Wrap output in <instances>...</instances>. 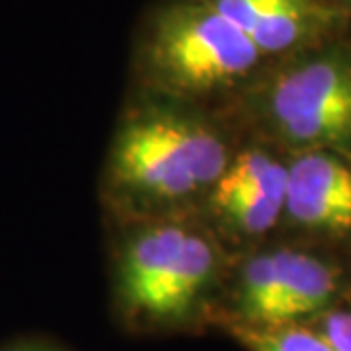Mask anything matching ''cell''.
Listing matches in <instances>:
<instances>
[{
	"label": "cell",
	"instance_id": "obj_11",
	"mask_svg": "<svg viewBox=\"0 0 351 351\" xmlns=\"http://www.w3.org/2000/svg\"><path fill=\"white\" fill-rule=\"evenodd\" d=\"M318 332L334 351H351V313L326 311L320 318Z\"/></svg>",
	"mask_w": 351,
	"mask_h": 351
},
{
	"label": "cell",
	"instance_id": "obj_6",
	"mask_svg": "<svg viewBox=\"0 0 351 351\" xmlns=\"http://www.w3.org/2000/svg\"><path fill=\"white\" fill-rule=\"evenodd\" d=\"M254 41L265 59L326 43L350 10L330 0H207Z\"/></svg>",
	"mask_w": 351,
	"mask_h": 351
},
{
	"label": "cell",
	"instance_id": "obj_2",
	"mask_svg": "<svg viewBox=\"0 0 351 351\" xmlns=\"http://www.w3.org/2000/svg\"><path fill=\"white\" fill-rule=\"evenodd\" d=\"M147 76L166 92L195 98L248 80L265 61L244 32L207 0H164L138 39Z\"/></svg>",
	"mask_w": 351,
	"mask_h": 351
},
{
	"label": "cell",
	"instance_id": "obj_7",
	"mask_svg": "<svg viewBox=\"0 0 351 351\" xmlns=\"http://www.w3.org/2000/svg\"><path fill=\"white\" fill-rule=\"evenodd\" d=\"M283 213L304 230L351 232V158L332 151H301L287 166Z\"/></svg>",
	"mask_w": 351,
	"mask_h": 351
},
{
	"label": "cell",
	"instance_id": "obj_9",
	"mask_svg": "<svg viewBox=\"0 0 351 351\" xmlns=\"http://www.w3.org/2000/svg\"><path fill=\"white\" fill-rule=\"evenodd\" d=\"M211 207L226 226L244 237H258L271 230L283 215L285 193L240 191L230 195H209Z\"/></svg>",
	"mask_w": 351,
	"mask_h": 351
},
{
	"label": "cell",
	"instance_id": "obj_4",
	"mask_svg": "<svg viewBox=\"0 0 351 351\" xmlns=\"http://www.w3.org/2000/svg\"><path fill=\"white\" fill-rule=\"evenodd\" d=\"M215 242L193 226L158 221L138 228L119 263V293L131 313L152 320L188 316L211 285Z\"/></svg>",
	"mask_w": 351,
	"mask_h": 351
},
{
	"label": "cell",
	"instance_id": "obj_10",
	"mask_svg": "<svg viewBox=\"0 0 351 351\" xmlns=\"http://www.w3.org/2000/svg\"><path fill=\"white\" fill-rule=\"evenodd\" d=\"M228 332L250 351H334L318 330L297 322L246 324L232 320Z\"/></svg>",
	"mask_w": 351,
	"mask_h": 351
},
{
	"label": "cell",
	"instance_id": "obj_1",
	"mask_svg": "<svg viewBox=\"0 0 351 351\" xmlns=\"http://www.w3.org/2000/svg\"><path fill=\"white\" fill-rule=\"evenodd\" d=\"M230 154L221 135L188 113L152 108L129 117L112 151V180L127 199L168 207L209 193Z\"/></svg>",
	"mask_w": 351,
	"mask_h": 351
},
{
	"label": "cell",
	"instance_id": "obj_12",
	"mask_svg": "<svg viewBox=\"0 0 351 351\" xmlns=\"http://www.w3.org/2000/svg\"><path fill=\"white\" fill-rule=\"evenodd\" d=\"M4 351H57L45 348V346H39V343H16L12 348H6Z\"/></svg>",
	"mask_w": 351,
	"mask_h": 351
},
{
	"label": "cell",
	"instance_id": "obj_8",
	"mask_svg": "<svg viewBox=\"0 0 351 351\" xmlns=\"http://www.w3.org/2000/svg\"><path fill=\"white\" fill-rule=\"evenodd\" d=\"M285 164L260 149H250L228 160L225 172L217 180L209 195H230L240 191L285 193Z\"/></svg>",
	"mask_w": 351,
	"mask_h": 351
},
{
	"label": "cell",
	"instance_id": "obj_5",
	"mask_svg": "<svg viewBox=\"0 0 351 351\" xmlns=\"http://www.w3.org/2000/svg\"><path fill=\"white\" fill-rule=\"evenodd\" d=\"M339 291V271L313 254L263 252L242 267L237 291L239 322L287 324L326 311Z\"/></svg>",
	"mask_w": 351,
	"mask_h": 351
},
{
	"label": "cell",
	"instance_id": "obj_13",
	"mask_svg": "<svg viewBox=\"0 0 351 351\" xmlns=\"http://www.w3.org/2000/svg\"><path fill=\"white\" fill-rule=\"evenodd\" d=\"M336 4H339V6L346 8V10H350L351 8V0H336Z\"/></svg>",
	"mask_w": 351,
	"mask_h": 351
},
{
	"label": "cell",
	"instance_id": "obj_3",
	"mask_svg": "<svg viewBox=\"0 0 351 351\" xmlns=\"http://www.w3.org/2000/svg\"><path fill=\"white\" fill-rule=\"evenodd\" d=\"M295 55L265 82V121L299 151L351 158V49L322 43Z\"/></svg>",
	"mask_w": 351,
	"mask_h": 351
}]
</instances>
